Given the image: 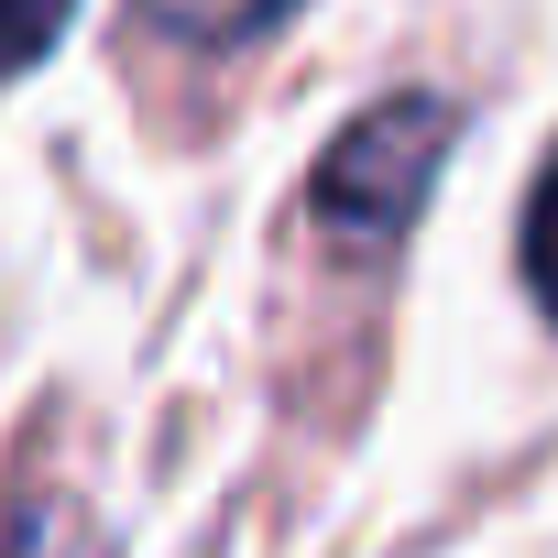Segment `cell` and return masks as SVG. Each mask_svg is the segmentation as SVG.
<instances>
[{
	"label": "cell",
	"instance_id": "cell-3",
	"mask_svg": "<svg viewBox=\"0 0 558 558\" xmlns=\"http://www.w3.org/2000/svg\"><path fill=\"white\" fill-rule=\"evenodd\" d=\"M525 286H536V307L558 318V143H547V165H536V186H525Z\"/></svg>",
	"mask_w": 558,
	"mask_h": 558
},
{
	"label": "cell",
	"instance_id": "cell-2",
	"mask_svg": "<svg viewBox=\"0 0 558 558\" xmlns=\"http://www.w3.org/2000/svg\"><path fill=\"white\" fill-rule=\"evenodd\" d=\"M132 12H143V34H165L175 56H230V45L274 34L296 0H132Z\"/></svg>",
	"mask_w": 558,
	"mask_h": 558
},
{
	"label": "cell",
	"instance_id": "cell-1",
	"mask_svg": "<svg viewBox=\"0 0 558 558\" xmlns=\"http://www.w3.org/2000/svg\"><path fill=\"white\" fill-rule=\"evenodd\" d=\"M449 99H384V110H362L340 143H329V165H318V186H307V208L340 230V241H395L416 208H427V186H438V165H449Z\"/></svg>",
	"mask_w": 558,
	"mask_h": 558
},
{
	"label": "cell",
	"instance_id": "cell-4",
	"mask_svg": "<svg viewBox=\"0 0 558 558\" xmlns=\"http://www.w3.org/2000/svg\"><path fill=\"white\" fill-rule=\"evenodd\" d=\"M66 12H77V0H0V77L45 66V45L66 34Z\"/></svg>",
	"mask_w": 558,
	"mask_h": 558
}]
</instances>
